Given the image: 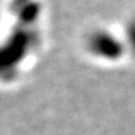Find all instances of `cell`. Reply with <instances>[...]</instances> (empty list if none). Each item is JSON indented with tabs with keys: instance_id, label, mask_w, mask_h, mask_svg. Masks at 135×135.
Listing matches in <instances>:
<instances>
[{
	"instance_id": "7a4b0ae2",
	"label": "cell",
	"mask_w": 135,
	"mask_h": 135,
	"mask_svg": "<svg viewBox=\"0 0 135 135\" xmlns=\"http://www.w3.org/2000/svg\"><path fill=\"white\" fill-rule=\"evenodd\" d=\"M128 34H129V40H130L133 48L135 49V20L129 25L128 28Z\"/></svg>"
},
{
	"instance_id": "6da1fadb",
	"label": "cell",
	"mask_w": 135,
	"mask_h": 135,
	"mask_svg": "<svg viewBox=\"0 0 135 135\" xmlns=\"http://www.w3.org/2000/svg\"><path fill=\"white\" fill-rule=\"evenodd\" d=\"M95 40H98L97 44L100 46V51L105 56H119L120 55V44L115 41L116 39H114L113 36H110L109 34H100L98 35Z\"/></svg>"
}]
</instances>
